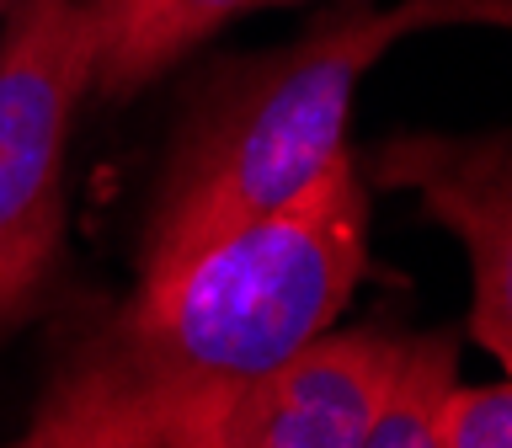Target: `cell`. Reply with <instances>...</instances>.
<instances>
[{
  "label": "cell",
  "mask_w": 512,
  "mask_h": 448,
  "mask_svg": "<svg viewBox=\"0 0 512 448\" xmlns=\"http://www.w3.org/2000/svg\"><path fill=\"white\" fill-rule=\"evenodd\" d=\"M368 272V192L336 155L299 198L144 272L59 363L32 432L150 448L336 326Z\"/></svg>",
  "instance_id": "1"
},
{
  "label": "cell",
  "mask_w": 512,
  "mask_h": 448,
  "mask_svg": "<svg viewBox=\"0 0 512 448\" xmlns=\"http://www.w3.org/2000/svg\"><path fill=\"white\" fill-rule=\"evenodd\" d=\"M150 448H224L214 432H208V422H182V427H171L160 443H150Z\"/></svg>",
  "instance_id": "9"
},
{
  "label": "cell",
  "mask_w": 512,
  "mask_h": 448,
  "mask_svg": "<svg viewBox=\"0 0 512 448\" xmlns=\"http://www.w3.org/2000/svg\"><path fill=\"white\" fill-rule=\"evenodd\" d=\"M454 368H459L454 336H443V331L411 336L400 374L358 448H443V411L459 384Z\"/></svg>",
  "instance_id": "7"
},
{
  "label": "cell",
  "mask_w": 512,
  "mask_h": 448,
  "mask_svg": "<svg viewBox=\"0 0 512 448\" xmlns=\"http://www.w3.org/2000/svg\"><path fill=\"white\" fill-rule=\"evenodd\" d=\"M432 27H512V0H342L294 43L224 75L171 155L139 246V278L299 198L347 155L363 75L400 38Z\"/></svg>",
  "instance_id": "2"
},
{
  "label": "cell",
  "mask_w": 512,
  "mask_h": 448,
  "mask_svg": "<svg viewBox=\"0 0 512 448\" xmlns=\"http://www.w3.org/2000/svg\"><path fill=\"white\" fill-rule=\"evenodd\" d=\"M11 6H22V0H0V16H6V11H11Z\"/></svg>",
  "instance_id": "11"
},
{
  "label": "cell",
  "mask_w": 512,
  "mask_h": 448,
  "mask_svg": "<svg viewBox=\"0 0 512 448\" xmlns=\"http://www.w3.org/2000/svg\"><path fill=\"white\" fill-rule=\"evenodd\" d=\"M411 336L320 331L224 406L192 416L224 448H358L400 374Z\"/></svg>",
  "instance_id": "5"
},
{
  "label": "cell",
  "mask_w": 512,
  "mask_h": 448,
  "mask_svg": "<svg viewBox=\"0 0 512 448\" xmlns=\"http://www.w3.org/2000/svg\"><path fill=\"white\" fill-rule=\"evenodd\" d=\"M96 86L80 0H22L0 38V331L32 310L64 240V150Z\"/></svg>",
  "instance_id": "3"
},
{
  "label": "cell",
  "mask_w": 512,
  "mask_h": 448,
  "mask_svg": "<svg viewBox=\"0 0 512 448\" xmlns=\"http://www.w3.org/2000/svg\"><path fill=\"white\" fill-rule=\"evenodd\" d=\"M96 32V86L107 96H134L203 38L251 6L272 0H80Z\"/></svg>",
  "instance_id": "6"
},
{
  "label": "cell",
  "mask_w": 512,
  "mask_h": 448,
  "mask_svg": "<svg viewBox=\"0 0 512 448\" xmlns=\"http://www.w3.org/2000/svg\"><path fill=\"white\" fill-rule=\"evenodd\" d=\"M379 187L416 192L470 256V331L512 379V128L395 134L368 160Z\"/></svg>",
  "instance_id": "4"
},
{
  "label": "cell",
  "mask_w": 512,
  "mask_h": 448,
  "mask_svg": "<svg viewBox=\"0 0 512 448\" xmlns=\"http://www.w3.org/2000/svg\"><path fill=\"white\" fill-rule=\"evenodd\" d=\"M6 448H107V443H70V438H48V432H32L27 427V438H16Z\"/></svg>",
  "instance_id": "10"
},
{
  "label": "cell",
  "mask_w": 512,
  "mask_h": 448,
  "mask_svg": "<svg viewBox=\"0 0 512 448\" xmlns=\"http://www.w3.org/2000/svg\"><path fill=\"white\" fill-rule=\"evenodd\" d=\"M443 448H512V379L454 384L443 411Z\"/></svg>",
  "instance_id": "8"
}]
</instances>
